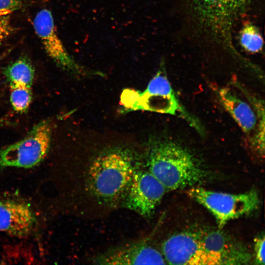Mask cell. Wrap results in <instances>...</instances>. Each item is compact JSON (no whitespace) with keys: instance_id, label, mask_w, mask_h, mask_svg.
<instances>
[{"instance_id":"7a4b0ae2","label":"cell","mask_w":265,"mask_h":265,"mask_svg":"<svg viewBox=\"0 0 265 265\" xmlns=\"http://www.w3.org/2000/svg\"><path fill=\"white\" fill-rule=\"evenodd\" d=\"M148 171L164 186L173 190L197 186L207 176L195 156L179 141L164 136L147 142Z\"/></svg>"},{"instance_id":"277c9868","label":"cell","mask_w":265,"mask_h":265,"mask_svg":"<svg viewBox=\"0 0 265 265\" xmlns=\"http://www.w3.org/2000/svg\"><path fill=\"white\" fill-rule=\"evenodd\" d=\"M121 103L127 110H143L181 116L202 131L197 120L180 103L167 77L164 61L143 92L126 89L121 95Z\"/></svg>"},{"instance_id":"5b68a950","label":"cell","mask_w":265,"mask_h":265,"mask_svg":"<svg viewBox=\"0 0 265 265\" xmlns=\"http://www.w3.org/2000/svg\"><path fill=\"white\" fill-rule=\"evenodd\" d=\"M247 100L243 99L229 88L217 90L219 101L241 131L249 139L251 144L262 156L265 152V112L261 101L244 92Z\"/></svg>"},{"instance_id":"ba28073f","label":"cell","mask_w":265,"mask_h":265,"mask_svg":"<svg viewBox=\"0 0 265 265\" xmlns=\"http://www.w3.org/2000/svg\"><path fill=\"white\" fill-rule=\"evenodd\" d=\"M166 190L148 170H135L124 193V206L143 217H149L159 205Z\"/></svg>"},{"instance_id":"3957f363","label":"cell","mask_w":265,"mask_h":265,"mask_svg":"<svg viewBox=\"0 0 265 265\" xmlns=\"http://www.w3.org/2000/svg\"><path fill=\"white\" fill-rule=\"evenodd\" d=\"M133 154L123 147L108 148L94 159L89 169L92 191L100 198L112 200L124 194L135 171Z\"/></svg>"},{"instance_id":"4fadbf2b","label":"cell","mask_w":265,"mask_h":265,"mask_svg":"<svg viewBox=\"0 0 265 265\" xmlns=\"http://www.w3.org/2000/svg\"><path fill=\"white\" fill-rule=\"evenodd\" d=\"M104 265H164L165 259L157 249L144 242L131 243L107 251L99 257Z\"/></svg>"},{"instance_id":"8fae6325","label":"cell","mask_w":265,"mask_h":265,"mask_svg":"<svg viewBox=\"0 0 265 265\" xmlns=\"http://www.w3.org/2000/svg\"><path fill=\"white\" fill-rule=\"evenodd\" d=\"M162 255L171 265H209L199 235L189 232L168 238L163 243Z\"/></svg>"},{"instance_id":"d6986e66","label":"cell","mask_w":265,"mask_h":265,"mask_svg":"<svg viewBox=\"0 0 265 265\" xmlns=\"http://www.w3.org/2000/svg\"><path fill=\"white\" fill-rule=\"evenodd\" d=\"M13 31L9 16L0 17V45Z\"/></svg>"},{"instance_id":"7c38bea8","label":"cell","mask_w":265,"mask_h":265,"mask_svg":"<svg viewBox=\"0 0 265 265\" xmlns=\"http://www.w3.org/2000/svg\"><path fill=\"white\" fill-rule=\"evenodd\" d=\"M36 218L28 204L0 198V232L23 237L33 230Z\"/></svg>"},{"instance_id":"e0dca14e","label":"cell","mask_w":265,"mask_h":265,"mask_svg":"<svg viewBox=\"0 0 265 265\" xmlns=\"http://www.w3.org/2000/svg\"><path fill=\"white\" fill-rule=\"evenodd\" d=\"M23 0H0V17L10 16L20 9Z\"/></svg>"},{"instance_id":"ffe728a7","label":"cell","mask_w":265,"mask_h":265,"mask_svg":"<svg viewBox=\"0 0 265 265\" xmlns=\"http://www.w3.org/2000/svg\"><path fill=\"white\" fill-rule=\"evenodd\" d=\"M5 123H6V122H4V121H3V120H2H2H0V126H1V125H2L3 124H5Z\"/></svg>"},{"instance_id":"5bb4252c","label":"cell","mask_w":265,"mask_h":265,"mask_svg":"<svg viewBox=\"0 0 265 265\" xmlns=\"http://www.w3.org/2000/svg\"><path fill=\"white\" fill-rule=\"evenodd\" d=\"M3 73L10 85H19L30 87L32 84L35 71L29 59L21 56L8 65Z\"/></svg>"},{"instance_id":"2e32d148","label":"cell","mask_w":265,"mask_h":265,"mask_svg":"<svg viewBox=\"0 0 265 265\" xmlns=\"http://www.w3.org/2000/svg\"><path fill=\"white\" fill-rule=\"evenodd\" d=\"M10 86V101L13 109L20 113L26 111L32 101L30 87L19 85Z\"/></svg>"},{"instance_id":"8992f818","label":"cell","mask_w":265,"mask_h":265,"mask_svg":"<svg viewBox=\"0 0 265 265\" xmlns=\"http://www.w3.org/2000/svg\"><path fill=\"white\" fill-rule=\"evenodd\" d=\"M187 193L213 215L219 228L231 220L253 212L260 204L258 194L254 190L231 194L195 186L190 187Z\"/></svg>"},{"instance_id":"30bf717a","label":"cell","mask_w":265,"mask_h":265,"mask_svg":"<svg viewBox=\"0 0 265 265\" xmlns=\"http://www.w3.org/2000/svg\"><path fill=\"white\" fill-rule=\"evenodd\" d=\"M199 236L209 265L246 264L250 260L244 247L221 232L211 231Z\"/></svg>"},{"instance_id":"ac0fdd59","label":"cell","mask_w":265,"mask_h":265,"mask_svg":"<svg viewBox=\"0 0 265 265\" xmlns=\"http://www.w3.org/2000/svg\"><path fill=\"white\" fill-rule=\"evenodd\" d=\"M265 241L264 235L256 238L254 241L255 262L257 265L265 264Z\"/></svg>"},{"instance_id":"9a60e30c","label":"cell","mask_w":265,"mask_h":265,"mask_svg":"<svg viewBox=\"0 0 265 265\" xmlns=\"http://www.w3.org/2000/svg\"><path fill=\"white\" fill-rule=\"evenodd\" d=\"M238 40L241 48L250 53H261L263 49L264 41L258 27L246 22L241 27L238 33Z\"/></svg>"},{"instance_id":"6da1fadb","label":"cell","mask_w":265,"mask_h":265,"mask_svg":"<svg viewBox=\"0 0 265 265\" xmlns=\"http://www.w3.org/2000/svg\"><path fill=\"white\" fill-rule=\"evenodd\" d=\"M258 0H175L183 31L199 49L218 51L244 61L234 44L237 26Z\"/></svg>"},{"instance_id":"52a82bcc","label":"cell","mask_w":265,"mask_h":265,"mask_svg":"<svg viewBox=\"0 0 265 265\" xmlns=\"http://www.w3.org/2000/svg\"><path fill=\"white\" fill-rule=\"evenodd\" d=\"M52 131L51 121L43 120L23 138L0 150V171L8 167L30 168L37 165L49 151Z\"/></svg>"},{"instance_id":"9c48e42d","label":"cell","mask_w":265,"mask_h":265,"mask_svg":"<svg viewBox=\"0 0 265 265\" xmlns=\"http://www.w3.org/2000/svg\"><path fill=\"white\" fill-rule=\"evenodd\" d=\"M33 27L47 53L58 66L76 75L95 74L79 64L69 55L56 32L50 10L44 8L37 13L33 20Z\"/></svg>"}]
</instances>
